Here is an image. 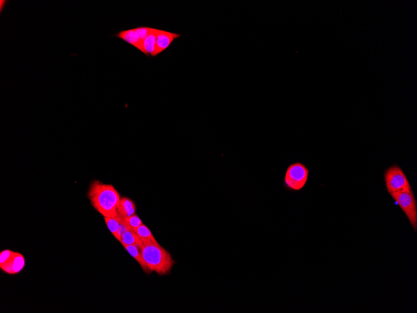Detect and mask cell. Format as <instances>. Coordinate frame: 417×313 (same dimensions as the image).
<instances>
[{
	"instance_id": "6",
	"label": "cell",
	"mask_w": 417,
	"mask_h": 313,
	"mask_svg": "<svg viewBox=\"0 0 417 313\" xmlns=\"http://www.w3.org/2000/svg\"><path fill=\"white\" fill-rule=\"evenodd\" d=\"M153 29V28L139 27L136 29L122 30L115 36L133 46L141 52L144 39L149 35Z\"/></svg>"
},
{
	"instance_id": "13",
	"label": "cell",
	"mask_w": 417,
	"mask_h": 313,
	"mask_svg": "<svg viewBox=\"0 0 417 313\" xmlns=\"http://www.w3.org/2000/svg\"><path fill=\"white\" fill-rule=\"evenodd\" d=\"M120 243H121L122 245H135L139 248H141L143 245L140 238L136 235L135 232L131 230V229H128L126 233L123 234V235L121 236Z\"/></svg>"
},
{
	"instance_id": "8",
	"label": "cell",
	"mask_w": 417,
	"mask_h": 313,
	"mask_svg": "<svg viewBox=\"0 0 417 313\" xmlns=\"http://www.w3.org/2000/svg\"><path fill=\"white\" fill-rule=\"evenodd\" d=\"M25 266V257L19 252H15L10 260L0 268L7 274L16 275L21 272Z\"/></svg>"
},
{
	"instance_id": "11",
	"label": "cell",
	"mask_w": 417,
	"mask_h": 313,
	"mask_svg": "<svg viewBox=\"0 0 417 313\" xmlns=\"http://www.w3.org/2000/svg\"><path fill=\"white\" fill-rule=\"evenodd\" d=\"M122 246H123V247L125 249H126V251L128 252V253L130 254L131 256L135 259L137 261L138 263L140 264L141 267L142 268L145 272L150 273V271L148 270L147 266H146L145 261L143 260L142 255H141L140 248H139L137 246L135 245H123Z\"/></svg>"
},
{
	"instance_id": "1",
	"label": "cell",
	"mask_w": 417,
	"mask_h": 313,
	"mask_svg": "<svg viewBox=\"0 0 417 313\" xmlns=\"http://www.w3.org/2000/svg\"><path fill=\"white\" fill-rule=\"evenodd\" d=\"M88 198L92 207L104 218L117 217L121 197L112 185L94 181L90 185Z\"/></svg>"
},
{
	"instance_id": "7",
	"label": "cell",
	"mask_w": 417,
	"mask_h": 313,
	"mask_svg": "<svg viewBox=\"0 0 417 313\" xmlns=\"http://www.w3.org/2000/svg\"><path fill=\"white\" fill-rule=\"evenodd\" d=\"M180 36H181L180 34L173 33V32L159 30L157 35L156 48H155L153 57H156L157 55L168 49L173 41Z\"/></svg>"
},
{
	"instance_id": "17",
	"label": "cell",
	"mask_w": 417,
	"mask_h": 313,
	"mask_svg": "<svg viewBox=\"0 0 417 313\" xmlns=\"http://www.w3.org/2000/svg\"><path fill=\"white\" fill-rule=\"evenodd\" d=\"M7 3H8V1H3V0L0 1V11H1V13L3 11V8L5 7Z\"/></svg>"
},
{
	"instance_id": "3",
	"label": "cell",
	"mask_w": 417,
	"mask_h": 313,
	"mask_svg": "<svg viewBox=\"0 0 417 313\" xmlns=\"http://www.w3.org/2000/svg\"><path fill=\"white\" fill-rule=\"evenodd\" d=\"M309 170L300 162L290 164L285 173L284 185L290 191H299L306 185Z\"/></svg>"
},
{
	"instance_id": "4",
	"label": "cell",
	"mask_w": 417,
	"mask_h": 313,
	"mask_svg": "<svg viewBox=\"0 0 417 313\" xmlns=\"http://www.w3.org/2000/svg\"><path fill=\"white\" fill-rule=\"evenodd\" d=\"M384 180L389 194L412 189L406 175L398 164H393L385 171Z\"/></svg>"
},
{
	"instance_id": "10",
	"label": "cell",
	"mask_w": 417,
	"mask_h": 313,
	"mask_svg": "<svg viewBox=\"0 0 417 313\" xmlns=\"http://www.w3.org/2000/svg\"><path fill=\"white\" fill-rule=\"evenodd\" d=\"M136 210L135 203L131 199L123 197L121 198L118 207V212L123 218L131 217L135 214Z\"/></svg>"
},
{
	"instance_id": "5",
	"label": "cell",
	"mask_w": 417,
	"mask_h": 313,
	"mask_svg": "<svg viewBox=\"0 0 417 313\" xmlns=\"http://www.w3.org/2000/svg\"><path fill=\"white\" fill-rule=\"evenodd\" d=\"M406 215L415 232L417 230V203L412 189L390 194Z\"/></svg>"
},
{
	"instance_id": "14",
	"label": "cell",
	"mask_w": 417,
	"mask_h": 313,
	"mask_svg": "<svg viewBox=\"0 0 417 313\" xmlns=\"http://www.w3.org/2000/svg\"><path fill=\"white\" fill-rule=\"evenodd\" d=\"M134 232L140 238L143 243L147 242L157 243L149 229L145 224H141L140 226H139L138 228L134 230Z\"/></svg>"
},
{
	"instance_id": "15",
	"label": "cell",
	"mask_w": 417,
	"mask_h": 313,
	"mask_svg": "<svg viewBox=\"0 0 417 313\" xmlns=\"http://www.w3.org/2000/svg\"><path fill=\"white\" fill-rule=\"evenodd\" d=\"M124 221L126 224L127 228L131 229L132 231L135 230L141 224H143V222L141 221L140 218L138 215L134 214L131 217L124 218Z\"/></svg>"
},
{
	"instance_id": "2",
	"label": "cell",
	"mask_w": 417,
	"mask_h": 313,
	"mask_svg": "<svg viewBox=\"0 0 417 313\" xmlns=\"http://www.w3.org/2000/svg\"><path fill=\"white\" fill-rule=\"evenodd\" d=\"M140 250L143 260L150 273L155 272L160 276L170 273L175 261L170 252L158 243H143Z\"/></svg>"
},
{
	"instance_id": "9",
	"label": "cell",
	"mask_w": 417,
	"mask_h": 313,
	"mask_svg": "<svg viewBox=\"0 0 417 313\" xmlns=\"http://www.w3.org/2000/svg\"><path fill=\"white\" fill-rule=\"evenodd\" d=\"M159 30L154 29L149 35L144 39L142 44L141 53L147 57H154L155 48H156V38Z\"/></svg>"
},
{
	"instance_id": "12",
	"label": "cell",
	"mask_w": 417,
	"mask_h": 313,
	"mask_svg": "<svg viewBox=\"0 0 417 313\" xmlns=\"http://www.w3.org/2000/svg\"><path fill=\"white\" fill-rule=\"evenodd\" d=\"M122 219H123V217H121L119 215L117 217L104 218L108 229H110L111 233L118 240H119L118 233H119L120 227H121Z\"/></svg>"
},
{
	"instance_id": "16",
	"label": "cell",
	"mask_w": 417,
	"mask_h": 313,
	"mask_svg": "<svg viewBox=\"0 0 417 313\" xmlns=\"http://www.w3.org/2000/svg\"><path fill=\"white\" fill-rule=\"evenodd\" d=\"M14 252H15L9 250H4V251L0 252V267L3 266L4 264H5L7 262L10 260Z\"/></svg>"
}]
</instances>
